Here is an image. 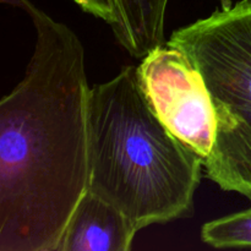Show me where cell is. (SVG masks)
<instances>
[{
    "mask_svg": "<svg viewBox=\"0 0 251 251\" xmlns=\"http://www.w3.org/2000/svg\"><path fill=\"white\" fill-rule=\"evenodd\" d=\"M1 2L28 16L36 44L0 102V251H58L90 178L85 51L29 0Z\"/></svg>",
    "mask_w": 251,
    "mask_h": 251,
    "instance_id": "obj_1",
    "label": "cell"
},
{
    "mask_svg": "<svg viewBox=\"0 0 251 251\" xmlns=\"http://www.w3.org/2000/svg\"><path fill=\"white\" fill-rule=\"evenodd\" d=\"M87 115L88 191L137 232L194 215L203 159L157 117L137 66L91 87Z\"/></svg>",
    "mask_w": 251,
    "mask_h": 251,
    "instance_id": "obj_2",
    "label": "cell"
},
{
    "mask_svg": "<svg viewBox=\"0 0 251 251\" xmlns=\"http://www.w3.org/2000/svg\"><path fill=\"white\" fill-rule=\"evenodd\" d=\"M167 43L188 55L210 92L216 135L206 174L222 190L251 199V0H221Z\"/></svg>",
    "mask_w": 251,
    "mask_h": 251,
    "instance_id": "obj_3",
    "label": "cell"
},
{
    "mask_svg": "<svg viewBox=\"0 0 251 251\" xmlns=\"http://www.w3.org/2000/svg\"><path fill=\"white\" fill-rule=\"evenodd\" d=\"M137 71L157 117L205 163L215 144L216 118L199 69L184 51L166 43L145 56Z\"/></svg>",
    "mask_w": 251,
    "mask_h": 251,
    "instance_id": "obj_4",
    "label": "cell"
},
{
    "mask_svg": "<svg viewBox=\"0 0 251 251\" xmlns=\"http://www.w3.org/2000/svg\"><path fill=\"white\" fill-rule=\"evenodd\" d=\"M136 233L119 208L87 190L71 215L58 251H127Z\"/></svg>",
    "mask_w": 251,
    "mask_h": 251,
    "instance_id": "obj_5",
    "label": "cell"
},
{
    "mask_svg": "<svg viewBox=\"0 0 251 251\" xmlns=\"http://www.w3.org/2000/svg\"><path fill=\"white\" fill-rule=\"evenodd\" d=\"M169 0H112L115 22L112 26L119 43L130 55L144 59L167 43L164 19Z\"/></svg>",
    "mask_w": 251,
    "mask_h": 251,
    "instance_id": "obj_6",
    "label": "cell"
},
{
    "mask_svg": "<svg viewBox=\"0 0 251 251\" xmlns=\"http://www.w3.org/2000/svg\"><path fill=\"white\" fill-rule=\"evenodd\" d=\"M201 238L213 248L251 247V207L205 223Z\"/></svg>",
    "mask_w": 251,
    "mask_h": 251,
    "instance_id": "obj_7",
    "label": "cell"
},
{
    "mask_svg": "<svg viewBox=\"0 0 251 251\" xmlns=\"http://www.w3.org/2000/svg\"><path fill=\"white\" fill-rule=\"evenodd\" d=\"M83 11L92 16L102 19L113 26L115 22V12L112 0H74Z\"/></svg>",
    "mask_w": 251,
    "mask_h": 251,
    "instance_id": "obj_8",
    "label": "cell"
}]
</instances>
